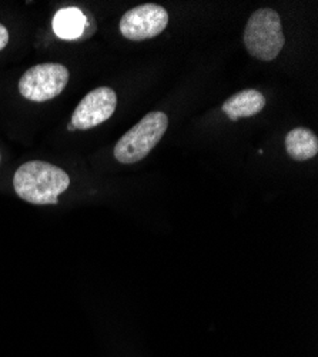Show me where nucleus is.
Wrapping results in <instances>:
<instances>
[{
  "mask_svg": "<svg viewBox=\"0 0 318 357\" xmlns=\"http://www.w3.org/2000/svg\"><path fill=\"white\" fill-rule=\"evenodd\" d=\"M69 186L70 177L63 169L40 160L22 165L13 176L16 195L33 204H56Z\"/></svg>",
  "mask_w": 318,
  "mask_h": 357,
  "instance_id": "nucleus-1",
  "label": "nucleus"
},
{
  "mask_svg": "<svg viewBox=\"0 0 318 357\" xmlns=\"http://www.w3.org/2000/svg\"><path fill=\"white\" fill-rule=\"evenodd\" d=\"M168 117L164 112H150L127 130L114 146V158L122 165H133L146 158L164 136Z\"/></svg>",
  "mask_w": 318,
  "mask_h": 357,
  "instance_id": "nucleus-2",
  "label": "nucleus"
},
{
  "mask_svg": "<svg viewBox=\"0 0 318 357\" xmlns=\"http://www.w3.org/2000/svg\"><path fill=\"white\" fill-rule=\"evenodd\" d=\"M243 40L248 53L257 61H274L285 45L278 13L269 8L255 10L246 24Z\"/></svg>",
  "mask_w": 318,
  "mask_h": 357,
  "instance_id": "nucleus-3",
  "label": "nucleus"
},
{
  "mask_svg": "<svg viewBox=\"0 0 318 357\" xmlns=\"http://www.w3.org/2000/svg\"><path fill=\"white\" fill-rule=\"evenodd\" d=\"M70 79L69 69L61 63H40L23 73L19 80L20 95L32 102H47L59 96Z\"/></svg>",
  "mask_w": 318,
  "mask_h": 357,
  "instance_id": "nucleus-4",
  "label": "nucleus"
},
{
  "mask_svg": "<svg viewBox=\"0 0 318 357\" xmlns=\"http://www.w3.org/2000/svg\"><path fill=\"white\" fill-rule=\"evenodd\" d=\"M168 24L167 10L156 3L140 5L126 12L120 20V32L127 40L141 42L159 36Z\"/></svg>",
  "mask_w": 318,
  "mask_h": 357,
  "instance_id": "nucleus-5",
  "label": "nucleus"
},
{
  "mask_svg": "<svg viewBox=\"0 0 318 357\" xmlns=\"http://www.w3.org/2000/svg\"><path fill=\"white\" fill-rule=\"evenodd\" d=\"M118 106V96L110 87L102 86L86 95L72 114L74 130H89L106 122Z\"/></svg>",
  "mask_w": 318,
  "mask_h": 357,
  "instance_id": "nucleus-6",
  "label": "nucleus"
},
{
  "mask_svg": "<svg viewBox=\"0 0 318 357\" xmlns=\"http://www.w3.org/2000/svg\"><path fill=\"white\" fill-rule=\"evenodd\" d=\"M266 106V98L255 89H246L233 96H230L224 105L223 112L231 121H239L241 117H251L258 114Z\"/></svg>",
  "mask_w": 318,
  "mask_h": 357,
  "instance_id": "nucleus-7",
  "label": "nucleus"
},
{
  "mask_svg": "<svg viewBox=\"0 0 318 357\" xmlns=\"http://www.w3.org/2000/svg\"><path fill=\"white\" fill-rule=\"evenodd\" d=\"M287 155L297 162H305L317 156L318 139L317 135L305 128H296L285 136Z\"/></svg>",
  "mask_w": 318,
  "mask_h": 357,
  "instance_id": "nucleus-8",
  "label": "nucleus"
},
{
  "mask_svg": "<svg viewBox=\"0 0 318 357\" xmlns=\"http://www.w3.org/2000/svg\"><path fill=\"white\" fill-rule=\"evenodd\" d=\"M86 16L77 8H65L53 17V31L63 40H74L81 36L86 27Z\"/></svg>",
  "mask_w": 318,
  "mask_h": 357,
  "instance_id": "nucleus-9",
  "label": "nucleus"
},
{
  "mask_svg": "<svg viewBox=\"0 0 318 357\" xmlns=\"http://www.w3.org/2000/svg\"><path fill=\"white\" fill-rule=\"evenodd\" d=\"M9 43V32L8 29L0 23V50H3Z\"/></svg>",
  "mask_w": 318,
  "mask_h": 357,
  "instance_id": "nucleus-10",
  "label": "nucleus"
},
{
  "mask_svg": "<svg viewBox=\"0 0 318 357\" xmlns=\"http://www.w3.org/2000/svg\"><path fill=\"white\" fill-rule=\"evenodd\" d=\"M0 160H2V156H0Z\"/></svg>",
  "mask_w": 318,
  "mask_h": 357,
  "instance_id": "nucleus-11",
  "label": "nucleus"
}]
</instances>
